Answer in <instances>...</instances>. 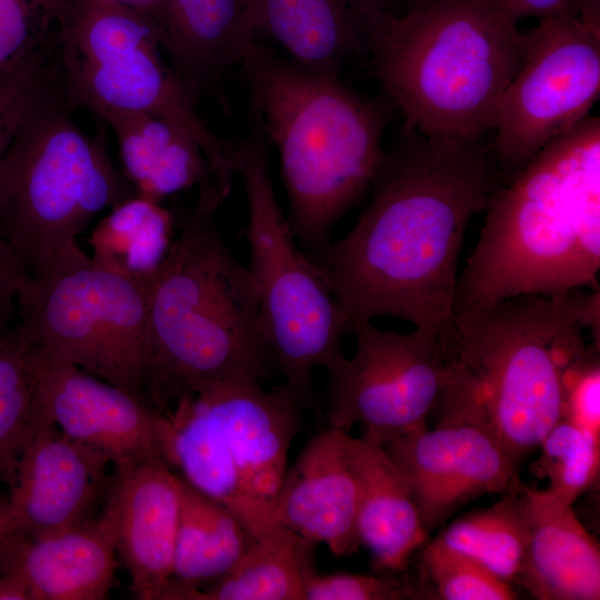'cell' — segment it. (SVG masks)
<instances>
[{
	"instance_id": "obj_1",
	"label": "cell",
	"mask_w": 600,
	"mask_h": 600,
	"mask_svg": "<svg viewBox=\"0 0 600 600\" xmlns=\"http://www.w3.org/2000/svg\"><path fill=\"white\" fill-rule=\"evenodd\" d=\"M502 182L484 134L427 136L403 127L356 224L311 257L349 324L387 316L444 332L466 232Z\"/></svg>"
},
{
	"instance_id": "obj_2",
	"label": "cell",
	"mask_w": 600,
	"mask_h": 600,
	"mask_svg": "<svg viewBox=\"0 0 600 600\" xmlns=\"http://www.w3.org/2000/svg\"><path fill=\"white\" fill-rule=\"evenodd\" d=\"M483 212L453 313L510 297L599 289V116L537 153L492 192Z\"/></svg>"
},
{
	"instance_id": "obj_3",
	"label": "cell",
	"mask_w": 600,
	"mask_h": 600,
	"mask_svg": "<svg viewBox=\"0 0 600 600\" xmlns=\"http://www.w3.org/2000/svg\"><path fill=\"white\" fill-rule=\"evenodd\" d=\"M218 208L198 200L176 221L148 284L146 397L166 417L213 383L262 382L277 367L254 282L221 234Z\"/></svg>"
},
{
	"instance_id": "obj_4",
	"label": "cell",
	"mask_w": 600,
	"mask_h": 600,
	"mask_svg": "<svg viewBox=\"0 0 600 600\" xmlns=\"http://www.w3.org/2000/svg\"><path fill=\"white\" fill-rule=\"evenodd\" d=\"M588 301L523 294L453 313L436 409L487 426L518 466L561 417L568 368L588 349Z\"/></svg>"
},
{
	"instance_id": "obj_5",
	"label": "cell",
	"mask_w": 600,
	"mask_h": 600,
	"mask_svg": "<svg viewBox=\"0 0 600 600\" xmlns=\"http://www.w3.org/2000/svg\"><path fill=\"white\" fill-rule=\"evenodd\" d=\"M256 124L277 148L297 241L319 254L371 187L389 106L258 43L242 64Z\"/></svg>"
},
{
	"instance_id": "obj_6",
	"label": "cell",
	"mask_w": 600,
	"mask_h": 600,
	"mask_svg": "<svg viewBox=\"0 0 600 600\" xmlns=\"http://www.w3.org/2000/svg\"><path fill=\"white\" fill-rule=\"evenodd\" d=\"M366 58L403 127L480 136L521 64V31L499 0H391Z\"/></svg>"
},
{
	"instance_id": "obj_7",
	"label": "cell",
	"mask_w": 600,
	"mask_h": 600,
	"mask_svg": "<svg viewBox=\"0 0 600 600\" xmlns=\"http://www.w3.org/2000/svg\"><path fill=\"white\" fill-rule=\"evenodd\" d=\"M71 109L58 71L0 159V233L28 276L90 262L77 243L80 233L100 211L137 194Z\"/></svg>"
},
{
	"instance_id": "obj_8",
	"label": "cell",
	"mask_w": 600,
	"mask_h": 600,
	"mask_svg": "<svg viewBox=\"0 0 600 600\" xmlns=\"http://www.w3.org/2000/svg\"><path fill=\"white\" fill-rule=\"evenodd\" d=\"M303 408L286 384L264 390L249 379L213 383L167 416L173 469L231 509L258 539L276 524Z\"/></svg>"
},
{
	"instance_id": "obj_9",
	"label": "cell",
	"mask_w": 600,
	"mask_h": 600,
	"mask_svg": "<svg viewBox=\"0 0 600 600\" xmlns=\"http://www.w3.org/2000/svg\"><path fill=\"white\" fill-rule=\"evenodd\" d=\"M248 206L247 269L254 282L266 339L286 386L316 410L312 374L344 354L349 322L321 268L298 247L270 176L267 139L254 123L238 146Z\"/></svg>"
},
{
	"instance_id": "obj_10",
	"label": "cell",
	"mask_w": 600,
	"mask_h": 600,
	"mask_svg": "<svg viewBox=\"0 0 600 600\" xmlns=\"http://www.w3.org/2000/svg\"><path fill=\"white\" fill-rule=\"evenodd\" d=\"M14 324L43 362L78 367L148 403L147 284L92 260L27 274Z\"/></svg>"
},
{
	"instance_id": "obj_11",
	"label": "cell",
	"mask_w": 600,
	"mask_h": 600,
	"mask_svg": "<svg viewBox=\"0 0 600 600\" xmlns=\"http://www.w3.org/2000/svg\"><path fill=\"white\" fill-rule=\"evenodd\" d=\"M521 42V64L490 121L503 182L590 116L600 97V29L568 12L538 20Z\"/></svg>"
},
{
	"instance_id": "obj_12",
	"label": "cell",
	"mask_w": 600,
	"mask_h": 600,
	"mask_svg": "<svg viewBox=\"0 0 600 600\" xmlns=\"http://www.w3.org/2000/svg\"><path fill=\"white\" fill-rule=\"evenodd\" d=\"M348 333L357 340L356 353L327 369V428L348 432L359 424V438L384 447L427 426L448 378L442 333L382 330L371 321L351 322Z\"/></svg>"
},
{
	"instance_id": "obj_13",
	"label": "cell",
	"mask_w": 600,
	"mask_h": 600,
	"mask_svg": "<svg viewBox=\"0 0 600 600\" xmlns=\"http://www.w3.org/2000/svg\"><path fill=\"white\" fill-rule=\"evenodd\" d=\"M402 476L429 534L461 507L488 493L523 490L517 464L482 422L441 413L383 447Z\"/></svg>"
},
{
	"instance_id": "obj_14",
	"label": "cell",
	"mask_w": 600,
	"mask_h": 600,
	"mask_svg": "<svg viewBox=\"0 0 600 600\" xmlns=\"http://www.w3.org/2000/svg\"><path fill=\"white\" fill-rule=\"evenodd\" d=\"M30 354L38 407L62 432L103 453L113 469L140 463L173 469L166 416L78 367L49 364Z\"/></svg>"
},
{
	"instance_id": "obj_15",
	"label": "cell",
	"mask_w": 600,
	"mask_h": 600,
	"mask_svg": "<svg viewBox=\"0 0 600 600\" xmlns=\"http://www.w3.org/2000/svg\"><path fill=\"white\" fill-rule=\"evenodd\" d=\"M111 467L103 453L62 432L37 403L9 483L10 533L37 538L96 518L111 489Z\"/></svg>"
},
{
	"instance_id": "obj_16",
	"label": "cell",
	"mask_w": 600,
	"mask_h": 600,
	"mask_svg": "<svg viewBox=\"0 0 600 600\" xmlns=\"http://www.w3.org/2000/svg\"><path fill=\"white\" fill-rule=\"evenodd\" d=\"M157 43L98 64L59 68L70 107L142 112L189 132L208 159L228 197L238 174V147L210 130L198 113V96L168 67Z\"/></svg>"
},
{
	"instance_id": "obj_17",
	"label": "cell",
	"mask_w": 600,
	"mask_h": 600,
	"mask_svg": "<svg viewBox=\"0 0 600 600\" xmlns=\"http://www.w3.org/2000/svg\"><path fill=\"white\" fill-rule=\"evenodd\" d=\"M180 480L163 463L113 469L102 508L138 600H164L173 571Z\"/></svg>"
},
{
	"instance_id": "obj_18",
	"label": "cell",
	"mask_w": 600,
	"mask_h": 600,
	"mask_svg": "<svg viewBox=\"0 0 600 600\" xmlns=\"http://www.w3.org/2000/svg\"><path fill=\"white\" fill-rule=\"evenodd\" d=\"M348 432L327 428L310 438L287 470L273 521L340 557L358 551V489L348 453Z\"/></svg>"
},
{
	"instance_id": "obj_19",
	"label": "cell",
	"mask_w": 600,
	"mask_h": 600,
	"mask_svg": "<svg viewBox=\"0 0 600 600\" xmlns=\"http://www.w3.org/2000/svg\"><path fill=\"white\" fill-rule=\"evenodd\" d=\"M117 556L100 514L42 537L9 533L0 546V573L20 578L34 600H103L114 581Z\"/></svg>"
},
{
	"instance_id": "obj_20",
	"label": "cell",
	"mask_w": 600,
	"mask_h": 600,
	"mask_svg": "<svg viewBox=\"0 0 600 600\" xmlns=\"http://www.w3.org/2000/svg\"><path fill=\"white\" fill-rule=\"evenodd\" d=\"M389 0H249L256 39L267 37L296 62L339 77L354 58H366Z\"/></svg>"
},
{
	"instance_id": "obj_21",
	"label": "cell",
	"mask_w": 600,
	"mask_h": 600,
	"mask_svg": "<svg viewBox=\"0 0 600 600\" xmlns=\"http://www.w3.org/2000/svg\"><path fill=\"white\" fill-rule=\"evenodd\" d=\"M176 74L199 97L227 104L221 81L254 43L249 0H161L151 23Z\"/></svg>"
},
{
	"instance_id": "obj_22",
	"label": "cell",
	"mask_w": 600,
	"mask_h": 600,
	"mask_svg": "<svg viewBox=\"0 0 600 600\" xmlns=\"http://www.w3.org/2000/svg\"><path fill=\"white\" fill-rule=\"evenodd\" d=\"M530 536L514 584L538 600H599L600 551L572 504L528 488Z\"/></svg>"
},
{
	"instance_id": "obj_23",
	"label": "cell",
	"mask_w": 600,
	"mask_h": 600,
	"mask_svg": "<svg viewBox=\"0 0 600 600\" xmlns=\"http://www.w3.org/2000/svg\"><path fill=\"white\" fill-rule=\"evenodd\" d=\"M113 130L122 173L137 194L154 201L197 187L201 201L226 197L196 139L181 127L147 113L102 110Z\"/></svg>"
},
{
	"instance_id": "obj_24",
	"label": "cell",
	"mask_w": 600,
	"mask_h": 600,
	"mask_svg": "<svg viewBox=\"0 0 600 600\" xmlns=\"http://www.w3.org/2000/svg\"><path fill=\"white\" fill-rule=\"evenodd\" d=\"M347 453L358 489L361 546L378 571L399 573L428 537L409 489L383 447L348 436Z\"/></svg>"
},
{
	"instance_id": "obj_25",
	"label": "cell",
	"mask_w": 600,
	"mask_h": 600,
	"mask_svg": "<svg viewBox=\"0 0 600 600\" xmlns=\"http://www.w3.org/2000/svg\"><path fill=\"white\" fill-rule=\"evenodd\" d=\"M179 480L173 571L164 600H184L189 591L214 582L232 569L256 540L246 523L226 504L180 474Z\"/></svg>"
},
{
	"instance_id": "obj_26",
	"label": "cell",
	"mask_w": 600,
	"mask_h": 600,
	"mask_svg": "<svg viewBox=\"0 0 600 600\" xmlns=\"http://www.w3.org/2000/svg\"><path fill=\"white\" fill-rule=\"evenodd\" d=\"M318 543L276 523L224 576L186 600H303Z\"/></svg>"
},
{
	"instance_id": "obj_27",
	"label": "cell",
	"mask_w": 600,
	"mask_h": 600,
	"mask_svg": "<svg viewBox=\"0 0 600 600\" xmlns=\"http://www.w3.org/2000/svg\"><path fill=\"white\" fill-rule=\"evenodd\" d=\"M110 209L88 240L90 258L148 286L174 239V218L159 201L139 194Z\"/></svg>"
},
{
	"instance_id": "obj_28",
	"label": "cell",
	"mask_w": 600,
	"mask_h": 600,
	"mask_svg": "<svg viewBox=\"0 0 600 600\" xmlns=\"http://www.w3.org/2000/svg\"><path fill=\"white\" fill-rule=\"evenodd\" d=\"M528 488L460 516L437 539L514 586L530 536Z\"/></svg>"
},
{
	"instance_id": "obj_29",
	"label": "cell",
	"mask_w": 600,
	"mask_h": 600,
	"mask_svg": "<svg viewBox=\"0 0 600 600\" xmlns=\"http://www.w3.org/2000/svg\"><path fill=\"white\" fill-rule=\"evenodd\" d=\"M36 371L13 323L0 329V482H11L37 416Z\"/></svg>"
},
{
	"instance_id": "obj_30",
	"label": "cell",
	"mask_w": 600,
	"mask_h": 600,
	"mask_svg": "<svg viewBox=\"0 0 600 600\" xmlns=\"http://www.w3.org/2000/svg\"><path fill=\"white\" fill-rule=\"evenodd\" d=\"M151 43L158 44L150 22L120 10L92 9L79 22L61 27L59 67L102 63Z\"/></svg>"
},
{
	"instance_id": "obj_31",
	"label": "cell",
	"mask_w": 600,
	"mask_h": 600,
	"mask_svg": "<svg viewBox=\"0 0 600 600\" xmlns=\"http://www.w3.org/2000/svg\"><path fill=\"white\" fill-rule=\"evenodd\" d=\"M536 472L548 479V490L572 504L592 488L600 472V434L560 418L542 439Z\"/></svg>"
},
{
	"instance_id": "obj_32",
	"label": "cell",
	"mask_w": 600,
	"mask_h": 600,
	"mask_svg": "<svg viewBox=\"0 0 600 600\" xmlns=\"http://www.w3.org/2000/svg\"><path fill=\"white\" fill-rule=\"evenodd\" d=\"M423 574L443 600H514L517 591L472 558L437 538L421 550Z\"/></svg>"
},
{
	"instance_id": "obj_33",
	"label": "cell",
	"mask_w": 600,
	"mask_h": 600,
	"mask_svg": "<svg viewBox=\"0 0 600 600\" xmlns=\"http://www.w3.org/2000/svg\"><path fill=\"white\" fill-rule=\"evenodd\" d=\"M57 0H0V71L58 57L59 34L49 30Z\"/></svg>"
},
{
	"instance_id": "obj_34",
	"label": "cell",
	"mask_w": 600,
	"mask_h": 600,
	"mask_svg": "<svg viewBox=\"0 0 600 600\" xmlns=\"http://www.w3.org/2000/svg\"><path fill=\"white\" fill-rule=\"evenodd\" d=\"M57 71L56 58L32 60L0 71V159L33 98Z\"/></svg>"
},
{
	"instance_id": "obj_35",
	"label": "cell",
	"mask_w": 600,
	"mask_h": 600,
	"mask_svg": "<svg viewBox=\"0 0 600 600\" xmlns=\"http://www.w3.org/2000/svg\"><path fill=\"white\" fill-rule=\"evenodd\" d=\"M391 572L314 573L307 582L303 600H403L414 598L413 587Z\"/></svg>"
},
{
	"instance_id": "obj_36",
	"label": "cell",
	"mask_w": 600,
	"mask_h": 600,
	"mask_svg": "<svg viewBox=\"0 0 600 600\" xmlns=\"http://www.w3.org/2000/svg\"><path fill=\"white\" fill-rule=\"evenodd\" d=\"M600 346L588 349L568 368L561 417L600 434Z\"/></svg>"
},
{
	"instance_id": "obj_37",
	"label": "cell",
	"mask_w": 600,
	"mask_h": 600,
	"mask_svg": "<svg viewBox=\"0 0 600 600\" xmlns=\"http://www.w3.org/2000/svg\"><path fill=\"white\" fill-rule=\"evenodd\" d=\"M26 276L17 253L0 233V329L16 321L18 293Z\"/></svg>"
},
{
	"instance_id": "obj_38",
	"label": "cell",
	"mask_w": 600,
	"mask_h": 600,
	"mask_svg": "<svg viewBox=\"0 0 600 600\" xmlns=\"http://www.w3.org/2000/svg\"><path fill=\"white\" fill-rule=\"evenodd\" d=\"M508 14L519 23L527 18L538 20L562 13H573L570 0H499Z\"/></svg>"
},
{
	"instance_id": "obj_39",
	"label": "cell",
	"mask_w": 600,
	"mask_h": 600,
	"mask_svg": "<svg viewBox=\"0 0 600 600\" xmlns=\"http://www.w3.org/2000/svg\"><path fill=\"white\" fill-rule=\"evenodd\" d=\"M0 600H34L29 587L12 573H0Z\"/></svg>"
},
{
	"instance_id": "obj_40",
	"label": "cell",
	"mask_w": 600,
	"mask_h": 600,
	"mask_svg": "<svg viewBox=\"0 0 600 600\" xmlns=\"http://www.w3.org/2000/svg\"><path fill=\"white\" fill-rule=\"evenodd\" d=\"M570 6L582 21L600 29V0H570Z\"/></svg>"
},
{
	"instance_id": "obj_41",
	"label": "cell",
	"mask_w": 600,
	"mask_h": 600,
	"mask_svg": "<svg viewBox=\"0 0 600 600\" xmlns=\"http://www.w3.org/2000/svg\"><path fill=\"white\" fill-rule=\"evenodd\" d=\"M10 532L8 499L0 498V546Z\"/></svg>"
},
{
	"instance_id": "obj_42",
	"label": "cell",
	"mask_w": 600,
	"mask_h": 600,
	"mask_svg": "<svg viewBox=\"0 0 600 600\" xmlns=\"http://www.w3.org/2000/svg\"><path fill=\"white\" fill-rule=\"evenodd\" d=\"M588 290H589V289H588ZM590 291L597 292V293L600 296V291H598V290H590ZM599 299H600V297H599ZM599 318H600V317H599ZM599 330H600V319H599V323H598L597 328L593 330V332L591 331L590 333H591V334H596V332L598 333Z\"/></svg>"
},
{
	"instance_id": "obj_43",
	"label": "cell",
	"mask_w": 600,
	"mask_h": 600,
	"mask_svg": "<svg viewBox=\"0 0 600 600\" xmlns=\"http://www.w3.org/2000/svg\"><path fill=\"white\" fill-rule=\"evenodd\" d=\"M587 290H588V289H587ZM592 292H593V291H592ZM594 293H597V292H594ZM597 294H598V293H597ZM598 297H599V294H598ZM599 302H600V299H599ZM599 317H600V311H599ZM598 323H599V320H598ZM598 323H597V326H598ZM597 326H596V328H597ZM596 328H594V329H596ZM594 329H593V330H594ZM593 330H592V331H593ZM590 332H591V331H590ZM590 332H589V333H590Z\"/></svg>"
}]
</instances>
